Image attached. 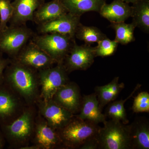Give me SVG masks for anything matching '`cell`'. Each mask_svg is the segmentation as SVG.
I'll return each mask as SVG.
<instances>
[{"instance_id":"1","label":"cell","mask_w":149,"mask_h":149,"mask_svg":"<svg viewBox=\"0 0 149 149\" xmlns=\"http://www.w3.org/2000/svg\"><path fill=\"white\" fill-rule=\"evenodd\" d=\"M4 72L3 81L27 104L40 99L38 71L11 59Z\"/></svg>"},{"instance_id":"2","label":"cell","mask_w":149,"mask_h":149,"mask_svg":"<svg viewBox=\"0 0 149 149\" xmlns=\"http://www.w3.org/2000/svg\"><path fill=\"white\" fill-rule=\"evenodd\" d=\"M31 106L24 108L12 122L0 125L5 139L10 145L19 149L29 145L33 137L36 117Z\"/></svg>"},{"instance_id":"3","label":"cell","mask_w":149,"mask_h":149,"mask_svg":"<svg viewBox=\"0 0 149 149\" xmlns=\"http://www.w3.org/2000/svg\"><path fill=\"white\" fill-rule=\"evenodd\" d=\"M98 124L83 120L76 116L58 131L63 148L79 149L86 141L98 135Z\"/></svg>"},{"instance_id":"4","label":"cell","mask_w":149,"mask_h":149,"mask_svg":"<svg viewBox=\"0 0 149 149\" xmlns=\"http://www.w3.org/2000/svg\"><path fill=\"white\" fill-rule=\"evenodd\" d=\"M32 40L55 61L63 63L74 44L75 38L59 33L35 34Z\"/></svg>"},{"instance_id":"5","label":"cell","mask_w":149,"mask_h":149,"mask_svg":"<svg viewBox=\"0 0 149 149\" xmlns=\"http://www.w3.org/2000/svg\"><path fill=\"white\" fill-rule=\"evenodd\" d=\"M103 123L98 135L99 149H131L129 125L112 119Z\"/></svg>"},{"instance_id":"6","label":"cell","mask_w":149,"mask_h":149,"mask_svg":"<svg viewBox=\"0 0 149 149\" xmlns=\"http://www.w3.org/2000/svg\"><path fill=\"white\" fill-rule=\"evenodd\" d=\"M35 34L26 24L9 25L0 32V52L15 58Z\"/></svg>"},{"instance_id":"7","label":"cell","mask_w":149,"mask_h":149,"mask_svg":"<svg viewBox=\"0 0 149 149\" xmlns=\"http://www.w3.org/2000/svg\"><path fill=\"white\" fill-rule=\"evenodd\" d=\"M38 71L40 88V100L52 98L56 91L69 81L68 73L63 63Z\"/></svg>"},{"instance_id":"8","label":"cell","mask_w":149,"mask_h":149,"mask_svg":"<svg viewBox=\"0 0 149 149\" xmlns=\"http://www.w3.org/2000/svg\"><path fill=\"white\" fill-rule=\"evenodd\" d=\"M39 107V114L49 125L58 131L67 125L75 115L56 102L52 99L40 100L36 103Z\"/></svg>"},{"instance_id":"9","label":"cell","mask_w":149,"mask_h":149,"mask_svg":"<svg viewBox=\"0 0 149 149\" xmlns=\"http://www.w3.org/2000/svg\"><path fill=\"white\" fill-rule=\"evenodd\" d=\"M11 59L37 71L49 68L56 63L50 56L32 40L24 46L15 58Z\"/></svg>"},{"instance_id":"10","label":"cell","mask_w":149,"mask_h":149,"mask_svg":"<svg viewBox=\"0 0 149 149\" xmlns=\"http://www.w3.org/2000/svg\"><path fill=\"white\" fill-rule=\"evenodd\" d=\"M19 97L4 82L0 84V125L9 123L24 108Z\"/></svg>"},{"instance_id":"11","label":"cell","mask_w":149,"mask_h":149,"mask_svg":"<svg viewBox=\"0 0 149 149\" xmlns=\"http://www.w3.org/2000/svg\"><path fill=\"white\" fill-rule=\"evenodd\" d=\"M95 58V47L86 44L79 46L75 43L63 64L69 74L75 70H87L93 64Z\"/></svg>"},{"instance_id":"12","label":"cell","mask_w":149,"mask_h":149,"mask_svg":"<svg viewBox=\"0 0 149 149\" xmlns=\"http://www.w3.org/2000/svg\"><path fill=\"white\" fill-rule=\"evenodd\" d=\"M32 138L33 145H35L39 149L63 148L58 131L49 125L40 114L35 118Z\"/></svg>"},{"instance_id":"13","label":"cell","mask_w":149,"mask_h":149,"mask_svg":"<svg viewBox=\"0 0 149 149\" xmlns=\"http://www.w3.org/2000/svg\"><path fill=\"white\" fill-rule=\"evenodd\" d=\"M80 17L68 13L58 18L38 25L37 31L40 34L59 33L75 37V32L80 23Z\"/></svg>"},{"instance_id":"14","label":"cell","mask_w":149,"mask_h":149,"mask_svg":"<svg viewBox=\"0 0 149 149\" xmlns=\"http://www.w3.org/2000/svg\"><path fill=\"white\" fill-rule=\"evenodd\" d=\"M52 99L73 114L80 111L82 97L79 86L74 82L69 81L62 86Z\"/></svg>"},{"instance_id":"15","label":"cell","mask_w":149,"mask_h":149,"mask_svg":"<svg viewBox=\"0 0 149 149\" xmlns=\"http://www.w3.org/2000/svg\"><path fill=\"white\" fill-rule=\"evenodd\" d=\"M45 3V0H14L9 25H25L27 22H33L34 13Z\"/></svg>"},{"instance_id":"16","label":"cell","mask_w":149,"mask_h":149,"mask_svg":"<svg viewBox=\"0 0 149 149\" xmlns=\"http://www.w3.org/2000/svg\"><path fill=\"white\" fill-rule=\"evenodd\" d=\"M128 125L131 149H149L148 120L144 117L138 118Z\"/></svg>"},{"instance_id":"17","label":"cell","mask_w":149,"mask_h":149,"mask_svg":"<svg viewBox=\"0 0 149 149\" xmlns=\"http://www.w3.org/2000/svg\"><path fill=\"white\" fill-rule=\"evenodd\" d=\"M99 107V102L95 93L84 95L79 114L75 116L83 120H88L98 124L106 120V116L103 114Z\"/></svg>"},{"instance_id":"18","label":"cell","mask_w":149,"mask_h":149,"mask_svg":"<svg viewBox=\"0 0 149 149\" xmlns=\"http://www.w3.org/2000/svg\"><path fill=\"white\" fill-rule=\"evenodd\" d=\"M132 6L120 0H113L111 3H106L99 13L111 23L124 22L132 15Z\"/></svg>"},{"instance_id":"19","label":"cell","mask_w":149,"mask_h":149,"mask_svg":"<svg viewBox=\"0 0 149 149\" xmlns=\"http://www.w3.org/2000/svg\"><path fill=\"white\" fill-rule=\"evenodd\" d=\"M68 13L61 0H52L45 3L34 13L33 22L37 25L58 18Z\"/></svg>"},{"instance_id":"20","label":"cell","mask_w":149,"mask_h":149,"mask_svg":"<svg viewBox=\"0 0 149 149\" xmlns=\"http://www.w3.org/2000/svg\"><path fill=\"white\" fill-rule=\"evenodd\" d=\"M119 77H115L108 84L95 88L99 107L102 111L107 104L116 99L125 87L124 83H119Z\"/></svg>"},{"instance_id":"21","label":"cell","mask_w":149,"mask_h":149,"mask_svg":"<svg viewBox=\"0 0 149 149\" xmlns=\"http://www.w3.org/2000/svg\"><path fill=\"white\" fill-rule=\"evenodd\" d=\"M68 13L81 17L85 13H99L106 0H61Z\"/></svg>"},{"instance_id":"22","label":"cell","mask_w":149,"mask_h":149,"mask_svg":"<svg viewBox=\"0 0 149 149\" xmlns=\"http://www.w3.org/2000/svg\"><path fill=\"white\" fill-rule=\"evenodd\" d=\"M131 17L136 27L146 33L149 32V0H143L132 6Z\"/></svg>"},{"instance_id":"23","label":"cell","mask_w":149,"mask_h":149,"mask_svg":"<svg viewBox=\"0 0 149 149\" xmlns=\"http://www.w3.org/2000/svg\"><path fill=\"white\" fill-rule=\"evenodd\" d=\"M107 37L97 27L85 26L81 23L78 25L75 34V37L78 40L90 45L98 43Z\"/></svg>"},{"instance_id":"24","label":"cell","mask_w":149,"mask_h":149,"mask_svg":"<svg viewBox=\"0 0 149 149\" xmlns=\"http://www.w3.org/2000/svg\"><path fill=\"white\" fill-rule=\"evenodd\" d=\"M110 27L115 31V41L122 45H127L135 41L134 32L136 26L133 23L124 22L111 23Z\"/></svg>"},{"instance_id":"25","label":"cell","mask_w":149,"mask_h":149,"mask_svg":"<svg viewBox=\"0 0 149 149\" xmlns=\"http://www.w3.org/2000/svg\"><path fill=\"white\" fill-rule=\"evenodd\" d=\"M97 43V46L95 47L96 57L113 55L116 52L119 44L114 40H110L107 37Z\"/></svg>"},{"instance_id":"26","label":"cell","mask_w":149,"mask_h":149,"mask_svg":"<svg viewBox=\"0 0 149 149\" xmlns=\"http://www.w3.org/2000/svg\"><path fill=\"white\" fill-rule=\"evenodd\" d=\"M13 8L10 0H0V32L7 28L10 20Z\"/></svg>"},{"instance_id":"27","label":"cell","mask_w":149,"mask_h":149,"mask_svg":"<svg viewBox=\"0 0 149 149\" xmlns=\"http://www.w3.org/2000/svg\"><path fill=\"white\" fill-rule=\"evenodd\" d=\"M132 110L134 113L149 112V94L148 92H141L133 101Z\"/></svg>"},{"instance_id":"28","label":"cell","mask_w":149,"mask_h":149,"mask_svg":"<svg viewBox=\"0 0 149 149\" xmlns=\"http://www.w3.org/2000/svg\"><path fill=\"white\" fill-rule=\"evenodd\" d=\"M141 84H137L132 93L125 100H117L115 102L118 114H119L120 121L124 124H127L129 122V120L127 118V115H126V111H125V109L124 107V104L126 101H127L128 100H129L133 96L134 93H136V91H138L139 88H141Z\"/></svg>"},{"instance_id":"29","label":"cell","mask_w":149,"mask_h":149,"mask_svg":"<svg viewBox=\"0 0 149 149\" xmlns=\"http://www.w3.org/2000/svg\"><path fill=\"white\" fill-rule=\"evenodd\" d=\"M105 115L106 117L108 116L111 119L120 121L119 114L115 102H113L109 105L106 109V114Z\"/></svg>"},{"instance_id":"30","label":"cell","mask_w":149,"mask_h":149,"mask_svg":"<svg viewBox=\"0 0 149 149\" xmlns=\"http://www.w3.org/2000/svg\"><path fill=\"white\" fill-rule=\"evenodd\" d=\"M3 54L0 52V84L3 82L4 72L11 61L10 58H5Z\"/></svg>"},{"instance_id":"31","label":"cell","mask_w":149,"mask_h":149,"mask_svg":"<svg viewBox=\"0 0 149 149\" xmlns=\"http://www.w3.org/2000/svg\"><path fill=\"white\" fill-rule=\"evenodd\" d=\"M80 149H99V143L98 136L89 139L80 147Z\"/></svg>"},{"instance_id":"32","label":"cell","mask_w":149,"mask_h":149,"mask_svg":"<svg viewBox=\"0 0 149 149\" xmlns=\"http://www.w3.org/2000/svg\"><path fill=\"white\" fill-rule=\"evenodd\" d=\"M5 145V138L0 126V149H3Z\"/></svg>"},{"instance_id":"33","label":"cell","mask_w":149,"mask_h":149,"mask_svg":"<svg viewBox=\"0 0 149 149\" xmlns=\"http://www.w3.org/2000/svg\"><path fill=\"white\" fill-rule=\"evenodd\" d=\"M120 1L124 2L125 3H128V4L131 3H132V4H133L136 3L138 2L143 1V0H120Z\"/></svg>"}]
</instances>
